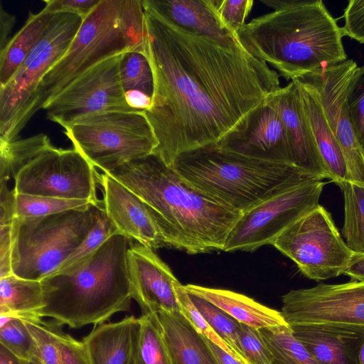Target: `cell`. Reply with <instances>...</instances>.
<instances>
[{"instance_id":"cell-11","label":"cell","mask_w":364,"mask_h":364,"mask_svg":"<svg viewBox=\"0 0 364 364\" xmlns=\"http://www.w3.org/2000/svg\"><path fill=\"white\" fill-rule=\"evenodd\" d=\"M307 278L322 281L343 274L353 253L331 213L318 205L287 228L272 245Z\"/></svg>"},{"instance_id":"cell-29","label":"cell","mask_w":364,"mask_h":364,"mask_svg":"<svg viewBox=\"0 0 364 364\" xmlns=\"http://www.w3.org/2000/svg\"><path fill=\"white\" fill-rule=\"evenodd\" d=\"M259 331L273 354L272 364H318L288 323Z\"/></svg>"},{"instance_id":"cell-27","label":"cell","mask_w":364,"mask_h":364,"mask_svg":"<svg viewBox=\"0 0 364 364\" xmlns=\"http://www.w3.org/2000/svg\"><path fill=\"white\" fill-rule=\"evenodd\" d=\"M54 15L44 9L37 14L29 12L24 26L0 50V87L13 77L47 29Z\"/></svg>"},{"instance_id":"cell-19","label":"cell","mask_w":364,"mask_h":364,"mask_svg":"<svg viewBox=\"0 0 364 364\" xmlns=\"http://www.w3.org/2000/svg\"><path fill=\"white\" fill-rule=\"evenodd\" d=\"M267 102L278 112L286 127L293 164L314 178H328L294 82L281 87L268 98Z\"/></svg>"},{"instance_id":"cell-44","label":"cell","mask_w":364,"mask_h":364,"mask_svg":"<svg viewBox=\"0 0 364 364\" xmlns=\"http://www.w3.org/2000/svg\"><path fill=\"white\" fill-rule=\"evenodd\" d=\"M0 226H11L15 216L16 192L0 181Z\"/></svg>"},{"instance_id":"cell-46","label":"cell","mask_w":364,"mask_h":364,"mask_svg":"<svg viewBox=\"0 0 364 364\" xmlns=\"http://www.w3.org/2000/svg\"><path fill=\"white\" fill-rule=\"evenodd\" d=\"M343 274L354 281L364 282V253L353 252Z\"/></svg>"},{"instance_id":"cell-10","label":"cell","mask_w":364,"mask_h":364,"mask_svg":"<svg viewBox=\"0 0 364 364\" xmlns=\"http://www.w3.org/2000/svg\"><path fill=\"white\" fill-rule=\"evenodd\" d=\"M35 152L14 178L16 193L86 200L104 207L97 196V172L76 149L54 146L38 134Z\"/></svg>"},{"instance_id":"cell-3","label":"cell","mask_w":364,"mask_h":364,"mask_svg":"<svg viewBox=\"0 0 364 364\" xmlns=\"http://www.w3.org/2000/svg\"><path fill=\"white\" fill-rule=\"evenodd\" d=\"M272 11L252 19L238 34L253 54L291 81L348 60L343 34L321 0H262Z\"/></svg>"},{"instance_id":"cell-15","label":"cell","mask_w":364,"mask_h":364,"mask_svg":"<svg viewBox=\"0 0 364 364\" xmlns=\"http://www.w3.org/2000/svg\"><path fill=\"white\" fill-rule=\"evenodd\" d=\"M358 68L355 61L348 59L301 79L311 83L319 94L326 119L345 159L348 181L364 186V149L353 127L347 103L349 86Z\"/></svg>"},{"instance_id":"cell-40","label":"cell","mask_w":364,"mask_h":364,"mask_svg":"<svg viewBox=\"0 0 364 364\" xmlns=\"http://www.w3.org/2000/svg\"><path fill=\"white\" fill-rule=\"evenodd\" d=\"M240 343L249 364H272L273 354L259 329L241 323Z\"/></svg>"},{"instance_id":"cell-25","label":"cell","mask_w":364,"mask_h":364,"mask_svg":"<svg viewBox=\"0 0 364 364\" xmlns=\"http://www.w3.org/2000/svg\"><path fill=\"white\" fill-rule=\"evenodd\" d=\"M147 3L174 23L188 31L223 41L238 39L225 29L208 0H146Z\"/></svg>"},{"instance_id":"cell-48","label":"cell","mask_w":364,"mask_h":364,"mask_svg":"<svg viewBox=\"0 0 364 364\" xmlns=\"http://www.w3.org/2000/svg\"><path fill=\"white\" fill-rule=\"evenodd\" d=\"M15 16L6 12L0 4V50L9 42L8 37L15 23Z\"/></svg>"},{"instance_id":"cell-33","label":"cell","mask_w":364,"mask_h":364,"mask_svg":"<svg viewBox=\"0 0 364 364\" xmlns=\"http://www.w3.org/2000/svg\"><path fill=\"white\" fill-rule=\"evenodd\" d=\"M92 205L86 200L16 193L14 218L43 217Z\"/></svg>"},{"instance_id":"cell-38","label":"cell","mask_w":364,"mask_h":364,"mask_svg":"<svg viewBox=\"0 0 364 364\" xmlns=\"http://www.w3.org/2000/svg\"><path fill=\"white\" fill-rule=\"evenodd\" d=\"M174 289L180 306L181 313L193 328L199 334L203 336L208 340L233 356L231 349L201 315L191 301L183 285H182L178 280H177L174 284Z\"/></svg>"},{"instance_id":"cell-37","label":"cell","mask_w":364,"mask_h":364,"mask_svg":"<svg viewBox=\"0 0 364 364\" xmlns=\"http://www.w3.org/2000/svg\"><path fill=\"white\" fill-rule=\"evenodd\" d=\"M209 4L222 26L233 36L246 24L253 7L252 0H208Z\"/></svg>"},{"instance_id":"cell-1","label":"cell","mask_w":364,"mask_h":364,"mask_svg":"<svg viewBox=\"0 0 364 364\" xmlns=\"http://www.w3.org/2000/svg\"><path fill=\"white\" fill-rule=\"evenodd\" d=\"M145 54L154 77L144 111L157 141L153 155L172 167L181 155L245 129L280 86L278 73L240 39L188 31L144 0Z\"/></svg>"},{"instance_id":"cell-43","label":"cell","mask_w":364,"mask_h":364,"mask_svg":"<svg viewBox=\"0 0 364 364\" xmlns=\"http://www.w3.org/2000/svg\"><path fill=\"white\" fill-rule=\"evenodd\" d=\"M101 0H43L44 9L52 14L68 13L84 20Z\"/></svg>"},{"instance_id":"cell-4","label":"cell","mask_w":364,"mask_h":364,"mask_svg":"<svg viewBox=\"0 0 364 364\" xmlns=\"http://www.w3.org/2000/svg\"><path fill=\"white\" fill-rule=\"evenodd\" d=\"M131 239L117 232L97 250L41 282V316L72 328L104 323L130 309L132 294L127 266Z\"/></svg>"},{"instance_id":"cell-20","label":"cell","mask_w":364,"mask_h":364,"mask_svg":"<svg viewBox=\"0 0 364 364\" xmlns=\"http://www.w3.org/2000/svg\"><path fill=\"white\" fill-rule=\"evenodd\" d=\"M139 318L101 323L82 339L91 364H136Z\"/></svg>"},{"instance_id":"cell-45","label":"cell","mask_w":364,"mask_h":364,"mask_svg":"<svg viewBox=\"0 0 364 364\" xmlns=\"http://www.w3.org/2000/svg\"><path fill=\"white\" fill-rule=\"evenodd\" d=\"M11 274V226H0V278Z\"/></svg>"},{"instance_id":"cell-41","label":"cell","mask_w":364,"mask_h":364,"mask_svg":"<svg viewBox=\"0 0 364 364\" xmlns=\"http://www.w3.org/2000/svg\"><path fill=\"white\" fill-rule=\"evenodd\" d=\"M343 36L364 44V0H350L344 9Z\"/></svg>"},{"instance_id":"cell-12","label":"cell","mask_w":364,"mask_h":364,"mask_svg":"<svg viewBox=\"0 0 364 364\" xmlns=\"http://www.w3.org/2000/svg\"><path fill=\"white\" fill-rule=\"evenodd\" d=\"M326 183L311 179L277 192L242 213L223 251L254 252L276 239L318 205Z\"/></svg>"},{"instance_id":"cell-34","label":"cell","mask_w":364,"mask_h":364,"mask_svg":"<svg viewBox=\"0 0 364 364\" xmlns=\"http://www.w3.org/2000/svg\"><path fill=\"white\" fill-rule=\"evenodd\" d=\"M0 342L23 360L42 364L36 343L22 319L11 317L0 327Z\"/></svg>"},{"instance_id":"cell-49","label":"cell","mask_w":364,"mask_h":364,"mask_svg":"<svg viewBox=\"0 0 364 364\" xmlns=\"http://www.w3.org/2000/svg\"><path fill=\"white\" fill-rule=\"evenodd\" d=\"M202 337L213 353L218 364H242L234 356L227 353L210 341L208 340L203 336H202Z\"/></svg>"},{"instance_id":"cell-16","label":"cell","mask_w":364,"mask_h":364,"mask_svg":"<svg viewBox=\"0 0 364 364\" xmlns=\"http://www.w3.org/2000/svg\"><path fill=\"white\" fill-rule=\"evenodd\" d=\"M97 178L105 210L118 232L152 250L167 247L156 215L145 201L107 173Z\"/></svg>"},{"instance_id":"cell-6","label":"cell","mask_w":364,"mask_h":364,"mask_svg":"<svg viewBox=\"0 0 364 364\" xmlns=\"http://www.w3.org/2000/svg\"><path fill=\"white\" fill-rule=\"evenodd\" d=\"M145 35L144 0H101L82 21L65 54L41 80L35 112L100 63L144 49Z\"/></svg>"},{"instance_id":"cell-5","label":"cell","mask_w":364,"mask_h":364,"mask_svg":"<svg viewBox=\"0 0 364 364\" xmlns=\"http://www.w3.org/2000/svg\"><path fill=\"white\" fill-rule=\"evenodd\" d=\"M172 168L198 190L241 213L277 192L316 179L292 164L251 156L218 144L181 155Z\"/></svg>"},{"instance_id":"cell-31","label":"cell","mask_w":364,"mask_h":364,"mask_svg":"<svg viewBox=\"0 0 364 364\" xmlns=\"http://www.w3.org/2000/svg\"><path fill=\"white\" fill-rule=\"evenodd\" d=\"M136 364H172L156 313L142 314Z\"/></svg>"},{"instance_id":"cell-36","label":"cell","mask_w":364,"mask_h":364,"mask_svg":"<svg viewBox=\"0 0 364 364\" xmlns=\"http://www.w3.org/2000/svg\"><path fill=\"white\" fill-rule=\"evenodd\" d=\"M23 321L36 343L42 364H62L58 336L60 324L55 321Z\"/></svg>"},{"instance_id":"cell-26","label":"cell","mask_w":364,"mask_h":364,"mask_svg":"<svg viewBox=\"0 0 364 364\" xmlns=\"http://www.w3.org/2000/svg\"><path fill=\"white\" fill-rule=\"evenodd\" d=\"M43 307L41 281L14 274L0 278V316L38 321Z\"/></svg>"},{"instance_id":"cell-30","label":"cell","mask_w":364,"mask_h":364,"mask_svg":"<svg viewBox=\"0 0 364 364\" xmlns=\"http://www.w3.org/2000/svg\"><path fill=\"white\" fill-rule=\"evenodd\" d=\"M188 294L206 321L231 349L233 356L242 364H249L240 343L241 323L207 300Z\"/></svg>"},{"instance_id":"cell-2","label":"cell","mask_w":364,"mask_h":364,"mask_svg":"<svg viewBox=\"0 0 364 364\" xmlns=\"http://www.w3.org/2000/svg\"><path fill=\"white\" fill-rule=\"evenodd\" d=\"M109 174L154 210L167 247L188 254L223 250L242 214L192 186L153 154Z\"/></svg>"},{"instance_id":"cell-39","label":"cell","mask_w":364,"mask_h":364,"mask_svg":"<svg viewBox=\"0 0 364 364\" xmlns=\"http://www.w3.org/2000/svg\"><path fill=\"white\" fill-rule=\"evenodd\" d=\"M347 103L353 127L364 149V65L358 67L351 80Z\"/></svg>"},{"instance_id":"cell-42","label":"cell","mask_w":364,"mask_h":364,"mask_svg":"<svg viewBox=\"0 0 364 364\" xmlns=\"http://www.w3.org/2000/svg\"><path fill=\"white\" fill-rule=\"evenodd\" d=\"M58 329L62 364H91L86 348L82 341H79L61 330Z\"/></svg>"},{"instance_id":"cell-8","label":"cell","mask_w":364,"mask_h":364,"mask_svg":"<svg viewBox=\"0 0 364 364\" xmlns=\"http://www.w3.org/2000/svg\"><path fill=\"white\" fill-rule=\"evenodd\" d=\"M63 128L73 147L103 173L152 155L157 146L144 110L97 112Z\"/></svg>"},{"instance_id":"cell-9","label":"cell","mask_w":364,"mask_h":364,"mask_svg":"<svg viewBox=\"0 0 364 364\" xmlns=\"http://www.w3.org/2000/svg\"><path fill=\"white\" fill-rule=\"evenodd\" d=\"M82 21L75 14H55L15 75L0 87V143L18 138L36 113V92L41 80L65 54Z\"/></svg>"},{"instance_id":"cell-18","label":"cell","mask_w":364,"mask_h":364,"mask_svg":"<svg viewBox=\"0 0 364 364\" xmlns=\"http://www.w3.org/2000/svg\"><path fill=\"white\" fill-rule=\"evenodd\" d=\"M217 144L251 156L293 164L287 131L278 112L267 100L243 130Z\"/></svg>"},{"instance_id":"cell-14","label":"cell","mask_w":364,"mask_h":364,"mask_svg":"<svg viewBox=\"0 0 364 364\" xmlns=\"http://www.w3.org/2000/svg\"><path fill=\"white\" fill-rule=\"evenodd\" d=\"M121 56L100 63L70 82L43 106L47 118L63 127L88 114L137 110L126 100L119 75Z\"/></svg>"},{"instance_id":"cell-50","label":"cell","mask_w":364,"mask_h":364,"mask_svg":"<svg viewBox=\"0 0 364 364\" xmlns=\"http://www.w3.org/2000/svg\"><path fill=\"white\" fill-rule=\"evenodd\" d=\"M0 364H30L12 353L4 346H0Z\"/></svg>"},{"instance_id":"cell-21","label":"cell","mask_w":364,"mask_h":364,"mask_svg":"<svg viewBox=\"0 0 364 364\" xmlns=\"http://www.w3.org/2000/svg\"><path fill=\"white\" fill-rule=\"evenodd\" d=\"M291 328L295 337L318 364H358L364 328L328 326Z\"/></svg>"},{"instance_id":"cell-23","label":"cell","mask_w":364,"mask_h":364,"mask_svg":"<svg viewBox=\"0 0 364 364\" xmlns=\"http://www.w3.org/2000/svg\"><path fill=\"white\" fill-rule=\"evenodd\" d=\"M183 287L188 293L207 300L241 323L258 329L287 323L280 311L265 306L243 294L195 284Z\"/></svg>"},{"instance_id":"cell-47","label":"cell","mask_w":364,"mask_h":364,"mask_svg":"<svg viewBox=\"0 0 364 364\" xmlns=\"http://www.w3.org/2000/svg\"><path fill=\"white\" fill-rule=\"evenodd\" d=\"M125 97L128 105L137 110H149L152 105V97L146 93L132 90L125 93Z\"/></svg>"},{"instance_id":"cell-35","label":"cell","mask_w":364,"mask_h":364,"mask_svg":"<svg viewBox=\"0 0 364 364\" xmlns=\"http://www.w3.org/2000/svg\"><path fill=\"white\" fill-rule=\"evenodd\" d=\"M117 232H118L107 217L104 207H98L96 220L92 228L82 243L62 263L55 272H62L79 262L97 250L110 236Z\"/></svg>"},{"instance_id":"cell-24","label":"cell","mask_w":364,"mask_h":364,"mask_svg":"<svg viewBox=\"0 0 364 364\" xmlns=\"http://www.w3.org/2000/svg\"><path fill=\"white\" fill-rule=\"evenodd\" d=\"M172 364H218L199 334L181 312H156Z\"/></svg>"},{"instance_id":"cell-28","label":"cell","mask_w":364,"mask_h":364,"mask_svg":"<svg viewBox=\"0 0 364 364\" xmlns=\"http://www.w3.org/2000/svg\"><path fill=\"white\" fill-rule=\"evenodd\" d=\"M338 186L344 199L342 235L352 252L364 253V186L349 181Z\"/></svg>"},{"instance_id":"cell-13","label":"cell","mask_w":364,"mask_h":364,"mask_svg":"<svg viewBox=\"0 0 364 364\" xmlns=\"http://www.w3.org/2000/svg\"><path fill=\"white\" fill-rule=\"evenodd\" d=\"M281 313L291 326L364 328V282L320 283L291 290L282 296Z\"/></svg>"},{"instance_id":"cell-32","label":"cell","mask_w":364,"mask_h":364,"mask_svg":"<svg viewBox=\"0 0 364 364\" xmlns=\"http://www.w3.org/2000/svg\"><path fill=\"white\" fill-rule=\"evenodd\" d=\"M119 75L125 93L137 90L152 97L154 77L144 49H135L122 54Z\"/></svg>"},{"instance_id":"cell-17","label":"cell","mask_w":364,"mask_h":364,"mask_svg":"<svg viewBox=\"0 0 364 364\" xmlns=\"http://www.w3.org/2000/svg\"><path fill=\"white\" fill-rule=\"evenodd\" d=\"M127 266L132 298L142 314L160 310L181 312L174 284L178 280L154 250L135 243L127 251Z\"/></svg>"},{"instance_id":"cell-7","label":"cell","mask_w":364,"mask_h":364,"mask_svg":"<svg viewBox=\"0 0 364 364\" xmlns=\"http://www.w3.org/2000/svg\"><path fill=\"white\" fill-rule=\"evenodd\" d=\"M98 207L92 205L43 217L14 218L11 225L13 274L42 281L55 273L92 228Z\"/></svg>"},{"instance_id":"cell-51","label":"cell","mask_w":364,"mask_h":364,"mask_svg":"<svg viewBox=\"0 0 364 364\" xmlns=\"http://www.w3.org/2000/svg\"><path fill=\"white\" fill-rule=\"evenodd\" d=\"M358 364H364V335L358 351Z\"/></svg>"},{"instance_id":"cell-22","label":"cell","mask_w":364,"mask_h":364,"mask_svg":"<svg viewBox=\"0 0 364 364\" xmlns=\"http://www.w3.org/2000/svg\"><path fill=\"white\" fill-rule=\"evenodd\" d=\"M297 87L304 112L328 178L337 184L348 181V171L341 149L326 119L316 89L303 79L292 80Z\"/></svg>"}]
</instances>
